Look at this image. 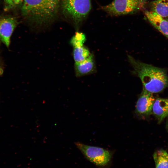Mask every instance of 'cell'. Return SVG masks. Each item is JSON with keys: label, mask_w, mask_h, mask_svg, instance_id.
I'll use <instances>...</instances> for the list:
<instances>
[{"label": "cell", "mask_w": 168, "mask_h": 168, "mask_svg": "<svg viewBox=\"0 0 168 168\" xmlns=\"http://www.w3.org/2000/svg\"><path fill=\"white\" fill-rule=\"evenodd\" d=\"M152 112L159 123L168 116V98H157L156 99Z\"/></svg>", "instance_id": "10"}, {"label": "cell", "mask_w": 168, "mask_h": 168, "mask_svg": "<svg viewBox=\"0 0 168 168\" xmlns=\"http://www.w3.org/2000/svg\"><path fill=\"white\" fill-rule=\"evenodd\" d=\"M73 48V55L75 63H80L84 61L91 54L88 49L83 45Z\"/></svg>", "instance_id": "13"}, {"label": "cell", "mask_w": 168, "mask_h": 168, "mask_svg": "<svg viewBox=\"0 0 168 168\" xmlns=\"http://www.w3.org/2000/svg\"><path fill=\"white\" fill-rule=\"evenodd\" d=\"M168 21V18L166 19Z\"/></svg>", "instance_id": "18"}, {"label": "cell", "mask_w": 168, "mask_h": 168, "mask_svg": "<svg viewBox=\"0 0 168 168\" xmlns=\"http://www.w3.org/2000/svg\"><path fill=\"white\" fill-rule=\"evenodd\" d=\"M60 0H24L21 8L23 16L39 25L46 24L56 17Z\"/></svg>", "instance_id": "2"}, {"label": "cell", "mask_w": 168, "mask_h": 168, "mask_svg": "<svg viewBox=\"0 0 168 168\" xmlns=\"http://www.w3.org/2000/svg\"><path fill=\"white\" fill-rule=\"evenodd\" d=\"M17 24L14 17L6 16L0 18V40L8 47L11 36Z\"/></svg>", "instance_id": "7"}, {"label": "cell", "mask_w": 168, "mask_h": 168, "mask_svg": "<svg viewBox=\"0 0 168 168\" xmlns=\"http://www.w3.org/2000/svg\"><path fill=\"white\" fill-rule=\"evenodd\" d=\"M3 72V70L2 68L0 67V75H1Z\"/></svg>", "instance_id": "17"}, {"label": "cell", "mask_w": 168, "mask_h": 168, "mask_svg": "<svg viewBox=\"0 0 168 168\" xmlns=\"http://www.w3.org/2000/svg\"><path fill=\"white\" fill-rule=\"evenodd\" d=\"M75 144L87 159L97 165L105 166L110 160L111 153L106 149L79 142H75Z\"/></svg>", "instance_id": "5"}, {"label": "cell", "mask_w": 168, "mask_h": 168, "mask_svg": "<svg viewBox=\"0 0 168 168\" xmlns=\"http://www.w3.org/2000/svg\"><path fill=\"white\" fill-rule=\"evenodd\" d=\"M74 68L77 77L93 73L96 68L93 55L91 54L89 57L84 61L80 63H75Z\"/></svg>", "instance_id": "9"}, {"label": "cell", "mask_w": 168, "mask_h": 168, "mask_svg": "<svg viewBox=\"0 0 168 168\" xmlns=\"http://www.w3.org/2000/svg\"><path fill=\"white\" fill-rule=\"evenodd\" d=\"M92 0H61L63 12L66 17L78 26L88 16Z\"/></svg>", "instance_id": "3"}, {"label": "cell", "mask_w": 168, "mask_h": 168, "mask_svg": "<svg viewBox=\"0 0 168 168\" xmlns=\"http://www.w3.org/2000/svg\"><path fill=\"white\" fill-rule=\"evenodd\" d=\"M4 2L5 8L6 10H9L14 7L12 0H4Z\"/></svg>", "instance_id": "15"}, {"label": "cell", "mask_w": 168, "mask_h": 168, "mask_svg": "<svg viewBox=\"0 0 168 168\" xmlns=\"http://www.w3.org/2000/svg\"><path fill=\"white\" fill-rule=\"evenodd\" d=\"M145 14L151 25L168 39V21L152 11H146Z\"/></svg>", "instance_id": "8"}, {"label": "cell", "mask_w": 168, "mask_h": 168, "mask_svg": "<svg viewBox=\"0 0 168 168\" xmlns=\"http://www.w3.org/2000/svg\"><path fill=\"white\" fill-rule=\"evenodd\" d=\"M133 73L140 79L144 89L152 93L160 92L168 86V76L163 68L136 60L128 55Z\"/></svg>", "instance_id": "1"}, {"label": "cell", "mask_w": 168, "mask_h": 168, "mask_svg": "<svg viewBox=\"0 0 168 168\" xmlns=\"http://www.w3.org/2000/svg\"><path fill=\"white\" fill-rule=\"evenodd\" d=\"M85 35L81 32H76L71 39L70 43L73 47L83 46L86 41Z\"/></svg>", "instance_id": "14"}, {"label": "cell", "mask_w": 168, "mask_h": 168, "mask_svg": "<svg viewBox=\"0 0 168 168\" xmlns=\"http://www.w3.org/2000/svg\"><path fill=\"white\" fill-rule=\"evenodd\" d=\"M151 5L152 11L163 18L168 17V0H155Z\"/></svg>", "instance_id": "11"}, {"label": "cell", "mask_w": 168, "mask_h": 168, "mask_svg": "<svg viewBox=\"0 0 168 168\" xmlns=\"http://www.w3.org/2000/svg\"><path fill=\"white\" fill-rule=\"evenodd\" d=\"M24 0H12L13 7L18 6L22 3Z\"/></svg>", "instance_id": "16"}, {"label": "cell", "mask_w": 168, "mask_h": 168, "mask_svg": "<svg viewBox=\"0 0 168 168\" xmlns=\"http://www.w3.org/2000/svg\"><path fill=\"white\" fill-rule=\"evenodd\" d=\"M153 94L143 88V90L136 102L135 112L140 116H146L152 112L155 100Z\"/></svg>", "instance_id": "6"}, {"label": "cell", "mask_w": 168, "mask_h": 168, "mask_svg": "<svg viewBox=\"0 0 168 168\" xmlns=\"http://www.w3.org/2000/svg\"><path fill=\"white\" fill-rule=\"evenodd\" d=\"M144 4V0H113L100 8L109 15L119 16L137 12L142 9Z\"/></svg>", "instance_id": "4"}, {"label": "cell", "mask_w": 168, "mask_h": 168, "mask_svg": "<svg viewBox=\"0 0 168 168\" xmlns=\"http://www.w3.org/2000/svg\"><path fill=\"white\" fill-rule=\"evenodd\" d=\"M155 168H168V153L163 149L157 150L153 154Z\"/></svg>", "instance_id": "12"}]
</instances>
